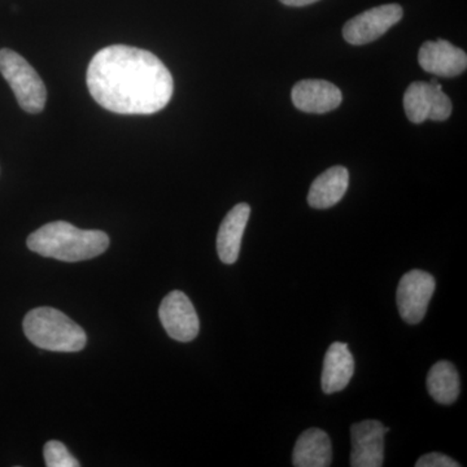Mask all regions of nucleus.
Wrapping results in <instances>:
<instances>
[{"label":"nucleus","instance_id":"obj_1","mask_svg":"<svg viewBox=\"0 0 467 467\" xmlns=\"http://www.w3.org/2000/svg\"><path fill=\"white\" fill-rule=\"evenodd\" d=\"M88 91L104 109L119 115H152L168 106L173 77L156 55L115 45L92 57L88 67Z\"/></svg>","mask_w":467,"mask_h":467},{"label":"nucleus","instance_id":"obj_2","mask_svg":"<svg viewBox=\"0 0 467 467\" xmlns=\"http://www.w3.org/2000/svg\"><path fill=\"white\" fill-rule=\"evenodd\" d=\"M30 251L66 263H78L100 256L109 247V238L100 230H82L66 221H57L30 234Z\"/></svg>","mask_w":467,"mask_h":467},{"label":"nucleus","instance_id":"obj_3","mask_svg":"<svg viewBox=\"0 0 467 467\" xmlns=\"http://www.w3.org/2000/svg\"><path fill=\"white\" fill-rule=\"evenodd\" d=\"M23 326L27 339L38 348L54 352H79L88 343V337L81 326L60 310L50 306L30 310L24 318Z\"/></svg>","mask_w":467,"mask_h":467},{"label":"nucleus","instance_id":"obj_4","mask_svg":"<svg viewBox=\"0 0 467 467\" xmlns=\"http://www.w3.org/2000/svg\"><path fill=\"white\" fill-rule=\"evenodd\" d=\"M0 73L11 86L18 106L26 112H42L47 100V90L41 77L17 52L0 50Z\"/></svg>","mask_w":467,"mask_h":467},{"label":"nucleus","instance_id":"obj_5","mask_svg":"<svg viewBox=\"0 0 467 467\" xmlns=\"http://www.w3.org/2000/svg\"><path fill=\"white\" fill-rule=\"evenodd\" d=\"M435 278L423 270H411L399 284V313L409 325H417L425 318L430 301L435 292Z\"/></svg>","mask_w":467,"mask_h":467},{"label":"nucleus","instance_id":"obj_6","mask_svg":"<svg viewBox=\"0 0 467 467\" xmlns=\"http://www.w3.org/2000/svg\"><path fill=\"white\" fill-rule=\"evenodd\" d=\"M159 317L169 337L177 342H192L201 330L198 313L182 291H171L164 297Z\"/></svg>","mask_w":467,"mask_h":467},{"label":"nucleus","instance_id":"obj_7","mask_svg":"<svg viewBox=\"0 0 467 467\" xmlns=\"http://www.w3.org/2000/svg\"><path fill=\"white\" fill-rule=\"evenodd\" d=\"M399 5H384L362 12L343 27V36L349 45L362 46L374 42L389 32L402 18Z\"/></svg>","mask_w":467,"mask_h":467},{"label":"nucleus","instance_id":"obj_8","mask_svg":"<svg viewBox=\"0 0 467 467\" xmlns=\"http://www.w3.org/2000/svg\"><path fill=\"white\" fill-rule=\"evenodd\" d=\"M389 427L376 420H362L350 427V466L380 467L384 460V435Z\"/></svg>","mask_w":467,"mask_h":467},{"label":"nucleus","instance_id":"obj_9","mask_svg":"<svg viewBox=\"0 0 467 467\" xmlns=\"http://www.w3.org/2000/svg\"><path fill=\"white\" fill-rule=\"evenodd\" d=\"M418 61L427 73L447 78L460 76L467 67L466 52L444 39L423 43Z\"/></svg>","mask_w":467,"mask_h":467},{"label":"nucleus","instance_id":"obj_10","mask_svg":"<svg viewBox=\"0 0 467 467\" xmlns=\"http://www.w3.org/2000/svg\"><path fill=\"white\" fill-rule=\"evenodd\" d=\"M342 91L324 79H304L292 88V101L297 109L306 113L331 112L342 104Z\"/></svg>","mask_w":467,"mask_h":467},{"label":"nucleus","instance_id":"obj_11","mask_svg":"<svg viewBox=\"0 0 467 467\" xmlns=\"http://www.w3.org/2000/svg\"><path fill=\"white\" fill-rule=\"evenodd\" d=\"M251 207L247 202L235 205L223 218L217 234L218 257L227 265L236 263L241 254L243 234L250 220Z\"/></svg>","mask_w":467,"mask_h":467},{"label":"nucleus","instance_id":"obj_12","mask_svg":"<svg viewBox=\"0 0 467 467\" xmlns=\"http://www.w3.org/2000/svg\"><path fill=\"white\" fill-rule=\"evenodd\" d=\"M355 374V359L346 343H333L325 356L322 389L327 395L340 392L348 386Z\"/></svg>","mask_w":467,"mask_h":467},{"label":"nucleus","instance_id":"obj_13","mask_svg":"<svg viewBox=\"0 0 467 467\" xmlns=\"http://www.w3.org/2000/svg\"><path fill=\"white\" fill-rule=\"evenodd\" d=\"M333 461V447L324 430H306L297 439L292 454L296 467H327Z\"/></svg>","mask_w":467,"mask_h":467},{"label":"nucleus","instance_id":"obj_14","mask_svg":"<svg viewBox=\"0 0 467 467\" xmlns=\"http://www.w3.org/2000/svg\"><path fill=\"white\" fill-rule=\"evenodd\" d=\"M349 186V173L344 167L327 169L310 186L308 202L315 209L334 207L342 201Z\"/></svg>","mask_w":467,"mask_h":467},{"label":"nucleus","instance_id":"obj_15","mask_svg":"<svg viewBox=\"0 0 467 467\" xmlns=\"http://www.w3.org/2000/svg\"><path fill=\"white\" fill-rule=\"evenodd\" d=\"M427 389L439 404H453L461 391L459 371L454 365L450 361L436 362L427 376Z\"/></svg>","mask_w":467,"mask_h":467},{"label":"nucleus","instance_id":"obj_16","mask_svg":"<svg viewBox=\"0 0 467 467\" xmlns=\"http://www.w3.org/2000/svg\"><path fill=\"white\" fill-rule=\"evenodd\" d=\"M431 104V84L430 82H413L409 85L404 95V109L408 119L414 124L429 119Z\"/></svg>","mask_w":467,"mask_h":467},{"label":"nucleus","instance_id":"obj_17","mask_svg":"<svg viewBox=\"0 0 467 467\" xmlns=\"http://www.w3.org/2000/svg\"><path fill=\"white\" fill-rule=\"evenodd\" d=\"M431 104H430L429 119L431 121H445L451 115V101L450 97L442 91V86L438 84V79L431 82Z\"/></svg>","mask_w":467,"mask_h":467},{"label":"nucleus","instance_id":"obj_18","mask_svg":"<svg viewBox=\"0 0 467 467\" xmlns=\"http://www.w3.org/2000/svg\"><path fill=\"white\" fill-rule=\"evenodd\" d=\"M46 466L47 467H79L78 461L70 454L63 442L57 441H48L43 448Z\"/></svg>","mask_w":467,"mask_h":467},{"label":"nucleus","instance_id":"obj_19","mask_svg":"<svg viewBox=\"0 0 467 467\" xmlns=\"http://www.w3.org/2000/svg\"><path fill=\"white\" fill-rule=\"evenodd\" d=\"M417 467H460V463L456 462L451 457L442 453H429L420 457L416 462Z\"/></svg>","mask_w":467,"mask_h":467},{"label":"nucleus","instance_id":"obj_20","mask_svg":"<svg viewBox=\"0 0 467 467\" xmlns=\"http://www.w3.org/2000/svg\"><path fill=\"white\" fill-rule=\"evenodd\" d=\"M281 2L285 5H290V7H304V5H313L318 0H281Z\"/></svg>","mask_w":467,"mask_h":467}]
</instances>
